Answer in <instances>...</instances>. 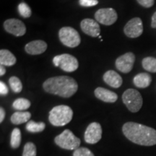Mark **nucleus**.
Returning <instances> with one entry per match:
<instances>
[{"label": "nucleus", "mask_w": 156, "mask_h": 156, "mask_svg": "<svg viewBox=\"0 0 156 156\" xmlns=\"http://www.w3.org/2000/svg\"><path fill=\"white\" fill-rule=\"evenodd\" d=\"M122 132L130 141L139 145H156V130L135 122H126L123 125Z\"/></svg>", "instance_id": "f257e3e1"}, {"label": "nucleus", "mask_w": 156, "mask_h": 156, "mask_svg": "<svg viewBox=\"0 0 156 156\" xmlns=\"http://www.w3.org/2000/svg\"><path fill=\"white\" fill-rule=\"evenodd\" d=\"M46 92L63 98H69L77 92L78 85L73 77L58 76L48 78L43 84Z\"/></svg>", "instance_id": "f03ea898"}, {"label": "nucleus", "mask_w": 156, "mask_h": 156, "mask_svg": "<svg viewBox=\"0 0 156 156\" xmlns=\"http://www.w3.org/2000/svg\"><path fill=\"white\" fill-rule=\"evenodd\" d=\"M73 117V111L69 106L60 105L54 107L49 112L48 120L52 125L63 126L71 122Z\"/></svg>", "instance_id": "7ed1b4c3"}, {"label": "nucleus", "mask_w": 156, "mask_h": 156, "mask_svg": "<svg viewBox=\"0 0 156 156\" xmlns=\"http://www.w3.org/2000/svg\"><path fill=\"white\" fill-rule=\"evenodd\" d=\"M54 142L58 147L68 151L77 150L79 148L81 142L80 140L69 129H65L62 133L56 136L54 138Z\"/></svg>", "instance_id": "20e7f679"}, {"label": "nucleus", "mask_w": 156, "mask_h": 156, "mask_svg": "<svg viewBox=\"0 0 156 156\" xmlns=\"http://www.w3.org/2000/svg\"><path fill=\"white\" fill-rule=\"evenodd\" d=\"M122 101L127 108L132 113L138 112L142 106V97L139 91L128 89L123 93Z\"/></svg>", "instance_id": "39448f33"}, {"label": "nucleus", "mask_w": 156, "mask_h": 156, "mask_svg": "<svg viewBox=\"0 0 156 156\" xmlns=\"http://www.w3.org/2000/svg\"><path fill=\"white\" fill-rule=\"evenodd\" d=\"M58 37L62 44L70 48L77 47L81 42L80 34L71 27H63L60 29Z\"/></svg>", "instance_id": "423d86ee"}, {"label": "nucleus", "mask_w": 156, "mask_h": 156, "mask_svg": "<svg viewBox=\"0 0 156 156\" xmlns=\"http://www.w3.org/2000/svg\"><path fill=\"white\" fill-rule=\"evenodd\" d=\"M53 63L56 67L61 68L67 73H73L79 67L77 59L75 56L68 54L57 55L53 58Z\"/></svg>", "instance_id": "0eeeda50"}, {"label": "nucleus", "mask_w": 156, "mask_h": 156, "mask_svg": "<svg viewBox=\"0 0 156 156\" xmlns=\"http://www.w3.org/2000/svg\"><path fill=\"white\" fill-rule=\"evenodd\" d=\"M97 22L105 25H112L116 23L118 18L116 10L113 8H102L98 9L95 14Z\"/></svg>", "instance_id": "6e6552de"}, {"label": "nucleus", "mask_w": 156, "mask_h": 156, "mask_svg": "<svg viewBox=\"0 0 156 156\" xmlns=\"http://www.w3.org/2000/svg\"><path fill=\"white\" fill-rule=\"evenodd\" d=\"M124 32L129 38H134L140 36L143 32L142 21L140 17H134L126 23L124 28Z\"/></svg>", "instance_id": "1a4fd4ad"}, {"label": "nucleus", "mask_w": 156, "mask_h": 156, "mask_svg": "<svg viewBox=\"0 0 156 156\" xmlns=\"http://www.w3.org/2000/svg\"><path fill=\"white\" fill-rule=\"evenodd\" d=\"M102 137V128L98 122L90 124L85 130V141L88 144H95L100 141Z\"/></svg>", "instance_id": "9d476101"}, {"label": "nucleus", "mask_w": 156, "mask_h": 156, "mask_svg": "<svg viewBox=\"0 0 156 156\" xmlns=\"http://www.w3.org/2000/svg\"><path fill=\"white\" fill-rule=\"evenodd\" d=\"M135 61V56L132 52L124 54L116 60V67L119 71L123 73H129L131 72Z\"/></svg>", "instance_id": "9b49d317"}, {"label": "nucleus", "mask_w": 156, "mask_h": 156, "mask_svg": "<svg viewBox=\"0 0 156 156\" xmlns=\"http://www.w3.org/2000/svg\"><path fill=\"white\" fill-rule=\"evenodd\" d=\"M4 28L9 34L15 36H23L26 33V27L22 21L17 19H9L4 23Z\"/></svg>", "instance_id": "f8f14e48"}, {"label": "nucleus", "mask_w": 156, "mask_h": 156, "mask_svg": "<svg viewBox=\"0 0 156 156\" xmlns=\"http://www.w3.org/2000/svg\"><path fill=\"white\" fill-rule=\"evenodd\" d=\"M80 27L85 34L91 37H98L100 35L101 29L97 21L92 19H84L81 21Z\"/></svg>", "instance_id": "ddd939ff"}, {"label": "nucleus", "mask_w": 156, "mask_h": 156, "mask_svg": "<svg viewBox=\"0 0 156 156\" xmlns=\"http://www.w3.org/2000/svg\"><path fill=\"white\" fill-rule=\"evenodd\" d=\"M47 44L44 41L37 40L27 44L25 46V50L30 55H38L46 51Z\"/></svg>", "instance_id": "4468645a"}, {"label": "nucleus", "mask_w": 156, "mask_h": 156, "mask_svg": "<svg viewBox=\"0 0 156 156\" xmlns=\"http://www.w3.org/2000/svg\"><path fill=\"white\" fill-rule=\"evenodd\" d=\"M95 95L99 100L106 103H114L118 99L116 93L103 87H99L95 90Z\"/></svg>", "instance_id": "2eb2a0df"}, {"label": "nucleus", "mask_w": 156, "mask_h": 156, "mask_svg": "<svg viewBox=\"0 0 156 156\" xmlns=\"http://www.w3.org/2000/svg\"><path fill=\"white\" fill-rule=\"evenodd\" d=\"M103 80L107 85L112 87H114V88H119V87H121L123 83L122 77L114 70L107 71L103 75Z\"/></svg>", "instance_id": "dca6fc26"}, {"label": "nucleus", "mask_w": 156, "mask_h": 156, "mask_svg": "<svg viewBox=\"0 0 156 156\" xmlns=\"http://www.w3.org/2000/svg\"><path fill=\"white\" fill-rule=\"evenodd\" d=\"M133 82L136 87L140 88H145L151 85L152 77L147 73H140L134 77Z\"/></svg>", "instance_id": "f3484780"}, {"label": "nucleus", "mask_w": 156, "mask_h": 156, "mask_svg": "<svg viewBox=\"0 0 156 156\" xmlns=\"http://www.w3.org/2000/svg\"><path fill=\"white\" fill-rule=\"evenodd\" d=\"M16 61L15 56L9 51L6 49H2L0 51V64L1 65L11 67V66L15 65Z\"/></svg>", "instance_id": "a211bd4d"}, {"label": "nucleus", "mask_w": 156, "mask_h": 156, "mask_svg": "<svg viewBox=\"0 0 156 156\" xmlns=\"http://www.w3.org/2000/svg\"><path fill=\"white\" fill-rule=\"evenodd\" d=\"M31 117V114L28 112H17L12 115L10 120L11 122L14 124H21L23 123L28 122L29 119Z\"/></svg>", "instance_id": "6ab92c4d"}, {"label": "nucleus", "mask_w": 156, "mask_h": 156, "mask_svg": "<svg viewBox=\"0 0 156 156\" xmlns=\"http://www.w3.org/2000/svg\"><path fill=\"white\" fill-rule=\"evenodd\" d=\"M46 128V124L44 122H35L34 121H29L27 123L25 129L27 131L32 133H37V132H41Z\"/></svg>", "instance_id": "aec40b11"}, {"label": "nucleus", "mask_w": 156, "mask_h": 156, "mask_svg": "<svg viewBox=\"0 0 156 156\" xmlns=\"http://www.w3.org/2000/svg\"><path fill=\"white\" fill-rule=\"evenodd\" d=\"M142 67L144 69L150 73H156V58L148 56L145 57L142 60Z\"/></svg>", "instance_id": "412c9836"}, {"label": "nucleus", "mask_w": 156, "mask_h": 156, "mask_svg": "<svg viewBox=\"0 0 156 156\" xmlns=\"http://www.w3.org/2000/svg\"><path fill=\"white\" fill-rule=\"evenodd\" d=\"M30 101L28 100V99L20 98L16 99V100L13 102L12 106L15 109L21 112V111L26 110V109L30 108Z\"/></svg>", "instance_id": "4be33fe9"}, {"label": "nucleus", "mask_w": 156, "mask_h": 156, "mask_svg": "<svg viewBox=\"0 0 156 156\" xmlns=\"http://www.w3.org/2000/svg\"><path fill=\"white\" fill-rule=\"evenodd\" d=\"M21 143V132L18 128H15L11 134L10 145L14 149L18 148Z\"/></svg>", "instance_id": "5701e85b"}, {"label": "nucleus", "mask_w": 156, "mask_h": 156, "mask_svg": "<svg viewBox=\"0 0 156 156\" xmlns=\"http://www.w3.org/2000/svg\"><path fill=\"white\" fill-rule=\"evenodd\" d=\"M9 84L10 85L11 89L13 90V92L18 93L22 91L23 85L20 80L18 77H15V76L11 77L9 80Z\"/></svg>", "instance_id": "b1692460"}, {"label": "nucleus", "mask_w": 156, "mask_h": 156, "mask_svg": "<svg viewBox=\"0 0 156 156\" xmlns=\"http://www.w3.org/2000/svg\"><path fill=\"white\" fill-rule=\"evenodd\" d=\"M36 147L33 142H27L24 146L22 156H36Z\"/></svg>", "instance_id": "393cba45"}, {"label": "nucleus", "mask_w": 156, "mask_h": 156, "mask_svg": "<svg viewBox=\"0 0 156 156\" xmlns=\"http://www.w3.org/2000/svg\"><path fill=\"white\" fill-rule=\"evenodd\" d=\"M18 12L20 15L23 17H25V18L30 17L31 14H32L30 7L26 3L24 2L20 3L18 5Z\"/></svg>", "instance_id": "a878e982"}, {"label": "nucleus", "mask_w": 156, "mask_h": 156, "mask_svg": "<svg viewBox=\"0 0 156 156\" xmlns=\"http://www.w3.org/2000/svg\"><path fill=\"white\" fill-rule=\"evenodd\" d=\"M73 156H95L88 148L79 147L73 153Z\"/></svg>", "instance_id": "bb28decb"}, {"label": "nucleus", "mask_w": 156, "mask_h": 156, "mask_svg": "<svg viewBox=\"0 0 156 156\" xmlns=\"http://www.w3.org/2000/svg\"><path fill=\"white\" fill-rule=\"evenodd\" d=\"M98 0H80L79 4L83 7H93L98 5Z\"/></svg>", "instance_id": "cd10ccee"}, {"label": "nucleus", "mask_w": 156, "mask_h": 156, "mask_svg": "<svg viewBox=\"0 0 156 156\" xmlns=\"http://www.w3.org/2000/svg\"><path fill=\"white\" fill-rule=\"evenodd\" d=\"M136 1L138 2V3L140 5H142L144 7H146V8L151 7L154 5V2H155V0H136Z\"/></svg>", "instance_id": "c85d7f7f"}, {"label": "nucleus", "mask_w": 156, "mask_h": 156, "mask_svg": "<svg viewBox=\"0 0 156 156\" xmlns=\"http://www.w3.org/2000/svg\"><path fill=\"white\" fill-rule=\"evenodd\" d=\"M9 90L7 85L2 81L0 82V94L2 95H6L8 94Z\"/></svg>", "instance_id": "c756f323"}, {"label": "nucleus", "mask_w": 156, "mask_h": 156, "mask_svg": "<svg viewBox=\"0 0 156 156\" xmlns=\"http://www.w3.org/2000/svg\"><path fill=\"white\" fill-rule=\"evenodd\" d=\"M5 111L3 108H0V123H2L5 119Z\"/></svg>", "instance_id": "7c9ffc66"}, {"label": "nucleus", "mask_w": 156, "mask_h": 156, "mask_svg": "<svg viewBox=\"0 0 156 156\" xmlns=\"http://www.w3.org/2000/svg\"><path fill=\"white\" fill-rule=\"evenodd\" d=\"M152 28H156V12L154 13L153 16H152V22H151Z\"/></svg>", "instance_id": "2f4dec72"}, {"label": "nucleus", "mask_w": 156, "mask_h": 156, "mask_svg": "<svg viewBox=\"0 0 156 156\" xmlns=\"http://www.w3.org/2000/svg\"><path fill=\"white\" fill-rule=\"evenodd\" d=\"M5 73H6V69L5 66L1 65V67H0V75L1 76L5 75Z\"/></svg>", "instance_id": "473e14b6"}]
</instances>
